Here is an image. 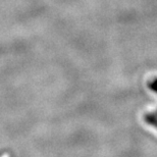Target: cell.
I'll use <instances>...</instances> for the list:
<instances>
[{
  "instance_id": "1",
  "label": "cell",
  "mask_w": 157,
  "mask_h": 157,
  "mask_svg": "<svg viewBox=\"0 0 157 157\" xmlns=\"http://www.w3.org/2000/svg\"><path fill=\"white\" fill-rule=\"evenodd\" d=\"M144 121L148 124L157 128V115L154 112H148V113H146L144 115Z\"/></svg>"
},
{
  "instance_id": "2",
  "label": "cell",
  "mask_w": 157,
  "mask_h": 157,
  "mask_svg": "<svg viewBox=\"0 0 157 157\" xmlns=\"http://www.w3.org/2000/svg\"><path fill=\"white\" fill-rule=\"evenodd\" d=\"M148 87L153 92L157 93V78H153L151 81L148 82Z\"/></svg>"
},
{
  "instance_id": "3",
  "label": "cell",
  "mask_w": 157,
  "mask_h": 157,
  "mask_svg": "<svg viewBox=\"0 0 157 157\" xmlns=\"http://www.w3.org/2000/svg\"><path fill=\"white\" fill-rule=\"evenodd\" d=\"M3 154H4V152H0V157H1Z\"/></svg>"
},
{
  "instance_id": "4",
  "label": "cell",
  "mask_w": 157,
  "mask_h": 157,
  "mask_svg": "<svg viewBox=\"0 0 157 157\" xmlns=\"http://www.w3.org/2000/svg\"><path fill=\"white\" fill-rule=\"evenodd\" d=\"M154 113H155V114H156V115H157V110H156V111H155V112H154Z\"/></svg>"
}]
</instances>
